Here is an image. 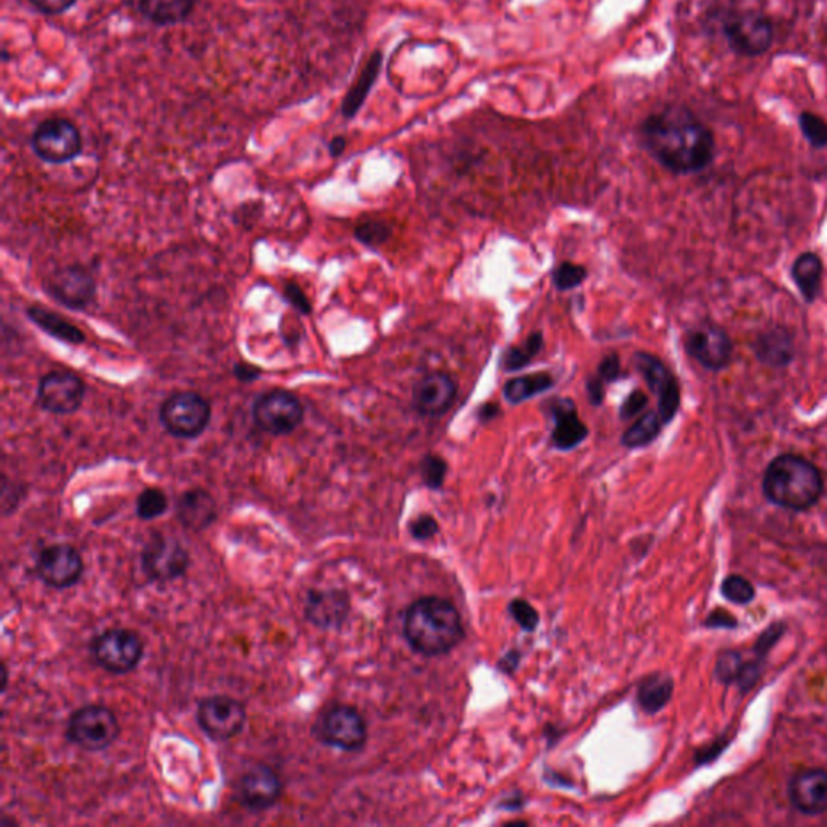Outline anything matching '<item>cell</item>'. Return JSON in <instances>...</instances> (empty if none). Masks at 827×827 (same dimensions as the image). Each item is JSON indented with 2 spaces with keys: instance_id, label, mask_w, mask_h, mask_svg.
<instances>
[{
  "instance_id": "cell-1",
  "label": "cell",
  "mask_w": 827,
  "mask_h": 827,
  "mask_svg": "<svg viewBox=\"0 0 827 827\" xmlns=\"http://www.w3.org/2000/svg\"><path fill=\"white\" fill-rule=\"evenodd\" d=\"M639 141L659 165L677 175L705 170L715 159L712 129L686 106L663 107L639 126Z\"/></svg>"
},
{
  "instance_id": "cell-2",
  "label": "cell",
  "mask_w": 827,
  "mask_h": 827,
  "mask_svg": "<svg viewBox=\"0 0 827 827\" xmlns=\"http://www.w3.org/2000/svg\"><path fill=\"white\" fill-rule=\"evenodd\" d=\"M405 633L416 652L425 656L446 655L462 637L461 616L458 609L443 598L417 600L406 613Z\"/></svg>"
},
{
  "instance_id": "cell-3",
  "label": "cell",
  "mask_w": 827,
  "mask_h": 827,
  "mask_svg": "<svg viewBox=\"0 0 827 827\" xmlns=\"http://www.w3.org/2000/svg\"><path fill=\"white\" fill-rule=\"evenodd\" d=\"M825 482L818 467L795 455L777 456L763 479L766 498L780 508L805 511L822 498Z\"/></svg>"
},
{
  "instance_id": "cell-4",
  "label": "cell",
  "mask_w": 827,
  "mask_h": 827,
  "mask_svg": "<svg viewBox=\"0 0 827 827\" xmlns=\"http://www.w3.org/2000/svg\"><path fill=\"white\" fill-rule=\"evenodd\" d=\"M89 650L99 668L123 676L135 671L141 665L145 642L135 630L112 627L95 637Z\"/></svg>"
},
{
  "instance_id": "cell-5",
  "label": "cell",
  "mask_w": 827,
  "mask_h": 827,
  "mask_svg": "<svg viewBox=\"0 0 827 827\" xmlns=\"http://www.w3.org/2000/svg\"><path fill=\"white\" fill-rule=\"evenodd\" d=\"M66 739L85 752L99 753L112 746L120 737L115 713L103 705H86L76 709L66 724Z\"/></svg>"
},
{
  "instance_id": "cell-6",
  "label": "cell",
  "mask_w": 827,
  "mask_h": 827,
  "mask_svg": "<svg viewBox=\"0 0 827 827\" xmlns=\"http://www.w3.org/2000/svg\"><path fill=\"white\" fill-rule=\"evenodd\" d=\"M212 408L205 396L195 392L170 395L160 406L159 419L169 435L193 440L201 436L209 427Z\"/></svg>"
},
{
  "instance_id": "cell-7",
  "label": "cell",
  "mask_w": 827,
  "mask_h": 827,
  "mask_svg": "<svg viewBox=\"0 0 827 827\" xmlns=\"http://www.w3.org/2000/svg\"><path fill=\"white\" fill-rule=\"evenodd\" d=\"M723 33L730 51L737 55H763L775 41L772 20L753 10L729 13L724 20Z\"/></svg>"
},
{
  "instance_id": "cell-8",
  "label": "cell",
  "mask_w": 827,
  "mask_h": 827,
  "mask_svg": "<svg viewBox=\"0 0 827 827\" xmlns=\"http://www.w3.org/2000/svg\"><path fill=\"white\" fill-rule=\"evenodd\" d=\"M192 558L188 550L175 536L152 532L141 550V568L148 580L170 583L188 572Z\"/></svg>"
},
{
  "instance_id": "cell-9",
  "label": "cell",
  "mask_w": 827,
  "mask_h": 827,
  "mask_svg": "<svg viewBox=\"0 0 827 827\" xmlns=\"http://www.w3.org/2000/svg\"><path fill=\"white\" fill-rule=\"evenodd\" d=\"M313 736L332 749L359 752L366 746L367 724L355 706L333 705L317 719Z\"/></svg>"
},
{
  "instance_id": "cell-10",
  "label": "cell",
  "mask_w": 827,
  "mask_h": 827,
  "mask_svg": "<svg viewBox=\"0 0 827 827\" xmlns=\"http://www.w3.org/2000/svg\"><path fill=\"white\" fill-rule=\"evenodd\" d=\"M252 419L262 432L273 436L289 435L301 425L305 408L298 396L275 388L262 393L252 405Z\"/></svg>"
},
{
  "instance_id": "cell-11",
  "label": "cell",
  "mask_w": 827,
  "mask_h": 827,
  "mask_svg": "<svg viewBox=\"0 0 827 827\" xmlns=\"http://www.w3.org/2000/svg\"><path fill=\"white\" fill-rule=\"evenodd\" d=\"M196 721L213 742H229L245 730L248 712L245 703L233 696H207L198 705Z\"/></svg>"
},
{
  "instance_id": "cell-12",
  "label": "cell",
  "mask_w": 827,
  "mask_h": 827,
  "mask_svg": "<svg viewBox=\"0 0 827 827\" xmlns=\"http://www.w3.org/2000/svg\"><path fill=\"white\" fill-rule=\"evenodd\" d=\"M86 383L72 370H52L38 383L36 402L46 412L66 416L78 411L85 402Z\"/></svg>"
},
{
  "instance_id": "cell-13",
  "label": "cell",
  "mask_w": 827,
  "mask_h": 827,
  "mask_svg": "<svg viewBox=\"0 0 827 827\" xmlns=\"http://www.w3.org/2000/svg\"><path fill=\"white\" fill-rule=\"evenodd\" d=\"M35 570L36 576L45 585L55 590L72 589L82 580L85 561L75 546L69 543H55L39 552Z\"/></svg>"
},
{
  "instance_id": "cell-14",
  "label": "cell",
  "mask_w": 827,
  "mask_h": 827,
  "mask_svg": "<svg viewBox=\"0 0 827 827\" xmlns=\"http://www.w3.org/2000/svg\"><path fill=\"white\" fill-rule=\"evenodd\" d=\"M33 151L48 163H65L82 155L79 129L65 119H49L36 128Z\"/></svg>"
},
{
  "instance_id": "cell-15",
  "label": "cell",
  "mask_w": 827,
  "mask_h": 827,
  "mask_svg": "<svg viewBox=\"0 0 827 827\" xmlns=\"http://www.w3.org/2000/svg\"><path fill=\"white\" fill-rule=\"evenodd\" d=\"M45 289L53 301L72 310L88 309L98 293L91 270L83 266H66L55 270L46 280Z\"/></svg>"
},
{
  "instance_id": "cell-16",
  "label": "cell",
  "mask_w": 827,
  "mask_h": 827,
  "mask_svg": "<svg viewBox=\"0 0 827 827\" xmlns=\"http://www.w3.org/2000/svg\"><path fill=\"white\" fill-rule=\"evenodd\" d=\"M633 362H635L637 370L642 373L653 395L658 398L659 417H662L663 423L668 425L679 412L680 406V388L676 377L662 359L650 355V353H637L633 356Z\"/></svg>"
},
{
  "instance_id": "cell-17",
  "label": "cell",
  "mask_w": 827,
  "mask_h": 827,
  "mask_svg": "<svg viewBox=\"0 0 827 827\" xmlns=\"http://www.w3.org/2000/svg\"><path fill=\"white\" fill-rule=\"evenodd\" d=\"M686 351L705 369L718 370L727 367L733 355V343L726 330L715 323H702L690 330L686 336Z\"/></svg>"
},
{
  "instance_id": "cell-18",
  "label": "cell",
  "mask_w": 827,
  "mask_h": 827,
  "mask_svg": "<svg viewBox=\"0 0 827 827\" xmlns=\"http://www.w3.org/2000/svg\"><path fill=\"white\" fill-rule=\"evenodd\" d=\"M283 793V782L270 766L258 763L239 777L236 797L248 812L262 813L276 805Z\"/></svg>"
},
{
  "instance_id": "cell-19",
  "label": "cell",
  "mask_w": 827,
  "mask_h": 827,
  "mask_svg": "<svg viewBox=\"0 0 827 827\" xmlns=\"http://www.w3.org/2000/svg\"><path fill=\"white\" fill-rule=\"evenodd\" d=\"M351 613V600L342 589L309 590L305 603V618L320 630H340Z\"/></svg>"
},
{
  "instance_id": "cell-20",
  "label": "cell",
  "mask_w": 827,
  "mask_h": 827,
  "mask_svg": "<svg viewBox=\"0 0 827 827\" xmlns=\"http://www.w3.org/2000/svg\"><path fill=\"white\" fill-rule=\"evenodd\" d=\"M458 395L455 380L445 372H433L414 386L412 406L420 416L440 417L452 409Z\"/></svg>"
},
{
  "instance_id": "cell-21",
  "label": "cell",
  "mask_w": 827,
  "mask_h": 827,
  "mask_svg": "<svg viewBox=\"0 0 827 827\" xmlns=\"http://www.w3.org/2000/svg\"><path fill=\"white\" fill-rule=\"evenodd\" d=\"M792 805L805 815L827 812V773L825 769H802L789 783Z\"/></svg>"
},
{
  "instance_id": "cell-22",
  "label": "cell",
  "mask_w": 827,
  "mask_h": 827,
  "mask_svg": "<svg viewBox=\"0 0 827 827\" xmlns=\"http://www.w3.org/2000/svg\"><path fill=\"white\" fill-rule=\"evenodd\" d=\"M175 516L189 532H205L219 519V505L205 489H189L176 498Z\"/></svg>"
},
{
  "instance_id": "cell-23",
  "label": "cell",
  "mask_w": 827,
  "mask_h": 827,
  "mask_svg": "<svg viewBox=\"0 0 827 827\" xmlns=\"http://www.w3.org/2000/svg\"><path fill=\"white\" fill-rule=\"evenodd\" d=\"M553 419L552 445L559 452H570L582 445L589 436V427L582 422L576 403L561 398L550 406Z\"/></svg>"
},
{
  "instance_id": "cell-24",
  "label": "cell",
  "mask_w": 827,
  "mask_h": 827,
  "mask_svg": "<svg viewBox=\"0 0 827 827\" xmlns=\"http://www.w3.org/2000/svg\"><path fill=\"white\" fill-rule=\"evenodd\" d=\"M26 316L42 332L48 333L49 336L59 340V342L69 343V345H83L86 342L85 333L78 326L73 325L70 320L63 319L60 313L41 308V306H29L26 309Z\"/></svg>"
},
{
  "instance_id": "cell-25",
  "label": "cell",
  "mask_w": 827,
  "mask_h": 827,
  "mask_svg": "<svg viewBox=\"0 0 827 827\" xmlns=\"http://www.w3.org/2000/svg\"><path fill=\"white\" fill-rule=\"evenodd\" d=\"M756 356L772 367H786L793 359L792 335L786 329H773L756 340Z\"/></svg>"
},
{
  "instance_id": "cell-26",
  "label": "cell",
  "mask_w": 827,
  "mask_h": 827,
  "mask_svg": "<svg viewBox=\"0 0 827 827\" xmlns=\"http://www.w3.org/2000/svg\"><path fill=\"white\" fill-rule=\"evenodd\" d=\"M196 0H139V10L156 25H178L192 15Z\"/></svg>"
},
{
  "instance_id": "cell-27",
  "label": "cell",
  "mask_w": 827,
  "mask_h": 827,
  "mask_svg": "<svg viewBox=\"0 0 827 827\" xmlns=\"http://www.w3.org/2000/svg\"><path fill=\"white\" fill-rule=\"evenodd\" d=\"M792 279L803 298L809 303L818 298L822 289L823 262L815 252L799 256L792 266Z\"/></svg>"
},
{
  "instance_id": "cell-28",
  "label": "cell",
  "mask_w": 827,
  "mask_h": 827,
  "mask_svg": "<svg viewBox=\"0 0 827 827\" xmlns=\"http://www.w3.org/2000/svg\"><path fill=\"white\" fill-rule=\"evenodd\" d=\"M553 385H555V379L548 372L529 373V375L509 380L503 388V396L509 405H522L533 396L548 392Z\"/></svg>"
},
{
  "instance_id": "cell-29",
  "label": "cell",
  "mask_w": 827,
  "mask_h": 827,
  "mask_svg": "<svg viewBox=\"0 0 827 827\" xmlns=\"http://www.w3.org/2000/svg\"><path fill=\"white\" fill-rule=\"evenodd\" d=\"M674 692V682L668 674L656 672L646 677L639 687L637 700L645 713H658L668 705Z\"/></svg>"
},
{
  "instance_id": "cell-30",
  "label": "cell",
  "mask_w": 827,
  "mask_h": 827,
  "mask_svg": "<svg viewBox=\"0 0 827 827\" xmlns=\"http://www.w3.org/2000/svg\"><path fill=\"white\" fill-rule=\"evenodd\" d=\"M665 423L658 411L642 414L626 432L622 433L620 445L629 449L645 448L658 439Z\"/></svg>"
},
{
  "instance_id": "cell-31",
  "label": "cell",
  "mask_w": 827,
  "mask_h": 827,
  "mask_svg": "<svg viewBox=\"0 0 827 827\" xmlns=\"http://www.w3.org/2000/svg\"><path fill=\"white\" fill-rule=\"evenodd\" d=\"M380 69H382V53L375 52L370 57L366 69L362 70L361 76H359L358 83L353 86L351 91L348 92L345 102H343V113H345L346 119H353L359 112L363 101H366L367 95H369L370 88L377 82Z\"/></svg>"
},
{
  "instance_id": "cell-32",
  "label": "cell",
  "mask_w": 827,
  "mask_h": 827,
  "mask_svg": "<svg viewBox=\"0 0 827 827\" xmlns=\"http://www.w3.org/2000/svg\"><path fill=\"white\" fill-rule=\"evenodd\" d=\"M543 345H545V340H543L542 332L530 333L523 345L511 346L503 353L502 369L505 372H516V370L523 369L540 355Z\"/></svg>"
},
{
  "instance_id": "cell-33",
  "label": "cell",
  "mask_w": 827,
  "mask_h": 827,
  "mask_svg": "<svg viewBox=\"0 0 827 827\" xmlns=\"http://www.w3.org/2000/svg\"><path fill=\"white\" fill-rule=\"evenodd\" d=\"M169 511V496L157 486H149L136 499V515L141 520H155Z\"/></svg>"
},
{
  "instance_id": "cell-34",
  "label": "cell",
  "mask_w": 827,
  "mask_h": 827,
  "mask_svg": "<svg viewBox=\"0 0 827 827\" xmlns=\"http://www.w3.org/2000/svg\"><path fill=\"white\" fill-rule=\"evenodd\" d=\"M800 132L815 149L827 148V122L818 113L802 112L799 115Z\"/></svg>"
},
{
  "instance_id": "cell-35",
  "label": "cell",
  "mask_w": 827,
  "mask_h": 827,
  "mask_svg": "<svg viewBox=\"0 0 827 827\" xmlns=\"http://www.w3.org/2000/svg\"><path fill=\"white\" fill-rule=\"evenodd\" d=\"M392 235V226L382 220H367V222L356 226L355 230L356 239L369 248H379V246L385 245Z\"/></svg>"
},
{
  "instance_id": "cell-36",
  "label": "cell",
  "mask_w": 827,
  "mask_h": 827,
  "mask_svg": "<svg viewBox=\"0 0 827 827\" xmlns=\"http://www.w3.org/2000/svg\"><path fill=\"white\" fill-rule=\"evenodd\" d=\"M553 285L559 292H569V289L579 288L587 280V269L579 263L563 262L553 270Z\"/></svg>"
},
{
  "instance_id": "cell-37",
  "label": "cell",
  "mask_w": 827,
  "mask_h": 827,
  "mask_svg": "<svg viewBox=\"0 0 827 827\" xmlns=\"http://www.w3.org/2000/svg\"><path fill=\"white\" fill-rule=\"evenodd\" d=\"M723 596L736 605H749L755 598V587L742 576H729L723 582Z\"/></svg>"
},
{
  "instance_id": "cell-38",
  "label": "cell",
  "mask_w": 827,
  "mask_h": 827,
  "mask_svg": "<svg viewBox=\"0 0 827 827\" xmlns=\"http://www.w3.org/2000/svg\"><path fill=\"white\" fill-rule=\"evenodd\" d=\"M446 470H448V465H446L445 459L436 455H427L420 462L422 482L432 490L442 489L443 483H445Z\"/></svg>"
},
{
  "instance_id": "cell-39",
  "label": "cell",
  "mask_w": 827,
  "mask_h": 827,
  "mask_svg": "<svg viewBox=\"0 0 827 827\" xmlns=\"http://www.w3.org/2000/svg\"><path fill=\"white\" fill-rule=\"evenodd\" d=\"M745 665L742 663L739 653L737 652H724L721 658H719L718 666H716V676L723 683L737 682L742 676Z\"/></svg>"
},
{
  "instance_id": "cell-40",
  "label": "cell",
  "mask_w": 827,
  "mask_h": 827,
  "mask_svg": "<svg viewBox=\"0 0 827 827\" xmlns=\"http://www.w3.org/2000/svg\"><path fill=\"white\" fill-rule=\"evenodd\" d=\"M509 613L516 622L522 627L526 632H533L539 626V613L535 612L532 605L526 600L517 598L509 605Z\"/></svg>"
},
{
  "instance_id": "cell-41",
  "label": "cell",
  "mask_w": 827,
  "mask_h": 827,
  "mask_svg": "<svg viewBox=\"0 0 827 827\" xmlns=\"http://www.w3.org/2000/svg\"><path fill=\"white\" fill-rule=\"evenodd\" d=\"M650 399L642 390H633L619 408L620 420H632L633 417L639 416L645 411L649 406Z\"/></svg>"
},
{
  "instance_id": "cell-42",
  "label": "cell",
  "mask_w": 827,
  "mask_h": 827,
  "mask_svg": "<svg viewBox=\"0 0 827 827\" xmlns=\"http://www.w3.org/2000/svg\"><path fill=\"white\" fill-rule=\"evenodd\" d=\"M283 298H285L293 308L298 310V313H301V316H309V313L312 312V306H310L308 295H306L305 289H303L298 283H286L285 289H283Z\"/></svg>"
},
{
  "instance_id": "cell-43",
  "label": "cell",
  "mask_w": 827,
  "mask_h": 827,
  "mask_svg": "<svg viewBox=\"0 0 827 827\" xmlns=\"http://www.w3.org/2000/svg\"><path fill=\"white\" fill-rule=\"evenodd\" d=\"M409 530H411L414 539L419 540V542H427V540L433 539L439 533V522H436L435 517L429 515L419 516L416 520H412Z\"/></svg>"
},
{
  "instance_id": "cell-44",
  "label": "cell",
  "mask_w": 827,
  "mask_h": 827,
  "mask_svg": "<svg viewBox=\"0 0 827 827\" xmlns=\"http://www.w3.org/2000/svg\"><path fill=\"white\" fill-rule=\"evenodd\" d=\"M605 380L600 375L590 377L585 383L587 399L593 408H600L605 403L606 388Z\"/></svg>"
},
{
  "instance_id": "cell-45",
  "label": "cell",
  "mask_w": 827,
  "mask_h": 827,
  "mask_svg": "<svg viewBox=\"0 0 827 827\" xmlns=\"http://www.w3.org/2000/svg\"><path fill=\"white\" fill-rule=\"evenodd\" d=\"M596 375L602 377L605 383L618 382L620 375H622V366H620V359L618 355H609L600 362L598 373Z\"/></svg>"
},
{
  "instance_id": "cell-46",
  "label": "cell",
  "mask_w": 827,
  "mask_h": 827,
  "mask_svg": "<svg viewBox=\"0 0 827 827\" xmlns=\"http://www.w3.org/2000/svg\"><path fill=\"white\" fill-rule=\"evenodd\" d=\"M39 12L46 13V15H59V13L66 12L76 0H29Z\"/></svg>"
},
{
  "instance_id": "cell-47",
  "label": "cell",
  "mask_w": 827,
  "mask_h": 827,
  "mask_svg": "<svg viewBox=\"0 0 827 827\" xmlns=\"http://www.w3.org/2000/svg\"><path fill=\"white\" fill-rule=\"evenodd\" d=\"M233 373H235L236 379L243 383H251L262 377V370H260V367L252 366V363L249 362H236L235 366H233Z\"/></svg>"
},
{
  "instance_id": "cell-48",
  "label": "cell",
  "mask_w": 827,
  "mask_h": 827,
  "mask_svg": "<svg viewBox=\"0 0 827 827\" xmlns=\"http://www.w3.org/2000/svg\"><path fill=\"white\" fill-rule=\"evenodd\" d=\"M499 416V406L495 403H485L477 409V419L480 422H490V420L496 419Z\"/></svg>"
},
{
  "instance_id": "cell-49",
  "label": "cell",
  "mask_w": 827,
  "mask_h": 827,
  "mask_svg": "<svg viewBox=\"0 0 827 827\" xmlns=\"http://www.w3.org/2000/svg\"><path fill=\"white\" fill-rule=\"evenodd\" d=\"M519 662L520 653L517 652V650H513V652H509L508 655H506L505 658L499 662V669L506 674H511L515 671L517 666H519Z\"/></svg>"
},
{
  "instance_id": "cell-50",
  "label": "cell",
  "mask_w": 827,
  "mask_h": 827,
  "mask_svg": "<svg viewBox=\"0 0 827 827\" xmlns=\"http://www.w3.org/2000/svg\"><path fill=\"white\" fill-rule=\"evenodd\" d=\"M329 149H330V155H332V157L342 156L346 149V139L342 138V136H338V138L332 139V143H330Z\"/></svg>"
},
{
  "instance_id": "cell-51",
  "label": "cell",
  "mask_w": 827,
  "mask_h": 827,
  "mask_svg": "<svg viewBox=\"0 0 827 827\" xmlns=\"http://www.w3.org/2000/svg\"><path fill=\"white\" fill-rule=\"evenodd\" d=\"M2 674H3V680H2V690L7 689V679H9V671H7V666H2Z\"/></svg>"
}]
</instances>
